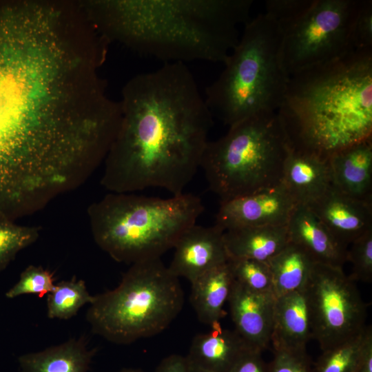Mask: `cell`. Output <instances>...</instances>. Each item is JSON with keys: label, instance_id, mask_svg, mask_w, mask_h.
<instances>
[{"label": "cell", "instance_id": "6da1fadb", "mask_svg": "<svg viewBox=\"0 0 372 372\" xmlns=\"http://www.w3.org/2000/svg\"><path fill=\"white\" fill-rule=\"evenodd\" d=\"M85 121L77 64L53 14L0 3V205L52 179Z\"/></svg>", "mask_w": 372, "mask_h": 372}, {"label": "cell", "instance_id": "7a4b0ae2", "mask_svg": "<svg viewBox=\"0 0 372 372\" xmlns=\"http://www.w3.org/2000/svg\"><path fill=\"white\" fill-rule=\"evenodd\" d=\"M121 120L105 158L101 183L109 192L161 187L183 193L198 168L213 115L183 63L133 78L123 90Z\"/></svg>", "mask_w": 372, "mask_h": 372}, {"label": "cell", "instance_id": "3957f363", "mask_svg": "<svg viewBox=\"0 0 372 372\" xmlns=\"http://www.w3.org/2000/svg\"><path fill=\"white\" fill-rule=\"evenodd\" d=\"M253 0H109L94 3L105 33L167 63H224Z\"/></svg>", "mask_w": 372, "mask_h": 372}, {"label": "cell", "instance_id": "277c9868", "mask_svg": "<svg viewBox=\"0 0 372 372\" xmlns=\"http://www.w3.org/2000/svg\"><path fill=\"white\" fill-rule=\"evenodd\" d=\"M277 113L290 149L324 161L372 137V48L290 75Z\"/></svg>", "mask_w": 372, "mask_h": 372}, {"label": "cell", "instance_id": "5b68a950", "mask_svg": "<svg viewBox=\"0 0 372 372\" xmlns=\"http://www.w3.org/2000/svg\"><path fill=\"white\" fill-rule=\"evenodd\" d=\"M203 211L192 194L161 198L109 192L88 207L87 216L98 247L114 260L132 265L161 258Z\"/></svg>", "mask_w": 372, "mask_h": 372}, {"label": "cell", "instance_id": "8992f818", "mask_svg": "<svg viewBox=\"0 0 372 372\" xmlns=\"http://www.w3.org/2000/svg\"><path fill=\"white\" fill-rule=\"evenodd\" d=\"M281 32L265 13L245 25L220 76L205 90L212 115L230 126L257 114L277 112L289 76L282 68Z\"/></svg>", "mask_w": 372, "mask_h": 372}, {"label": "cell", "instance_id": "52a82bcc", "mask_svg": "<svg viewBox=\"0 0 372 372\" xmlns=\"http://www.w3.org/2000/svg\"><path fill=\"white\" fill-rule=\"evenodd\" d=\"M183 303L179 278L157 258L131 265L116 288L94 296L85 318L94 334L129 344L163 331Z\"/></svg>", "mask_w": 372, "mask_h": 372}, {"label": "cell", "instance_id": "ba28073f", "mask_svg": "<svg viewBox=\"0 0 372 372\" xmlns=\"http://www.w3.org/2000/svg\"><path fill=\"white\" fill-rule=\"evenodd\" d=\"M290 149L277 112L262 113L209 141L200 168L209 189L225 202L280 184Z\"/></svg>", "mask_w": 372, "mask_h": 372}, {"label": "cell", "instance_id": "9c48e42d", "mask_svg": "<svg viewBox=\"0 0 372 372\" xmlns=\"http://www.w3.org/2000/svg\"><path fill=\"white\" fill-rule=\"evenodd\" d=\"M362 0H315L293 23L280 28V61L288 76L336 60L352 50L351 32Z\"/></svg>", "mask_w": 372, "mask_h": 372}, {"label": "cell", "instance_id": "30bf717a", "mask_svg": "<svg viewBox=\"0 0 372 372\" xmlns=\"http://www.w3.org/2000/svg\"><path fill=\"white\" fill-rule=\"evenodd\" d=\"M313 339L322 351L358 335L366 328V306L342 268L316 262L305 286Z\"/></svg>", "mask_w": 372, "mask_h": 372}, {"label": "cell", "instance_id": "8fae6325", "mask_svg": "<svg viewBox=\"0 0 372 372\" xmlns=\"http://www.w3.org/2000/svg\"><path fill=\"white\" fill-rule=\"evenodd\" d=\"M296 205L280 183L251 194L220 202L216 225L224 231L244 227L287 225Z\"/></svg>", "mask_w": 372, "mask_h": 372}, {"label": "cell", "instance_id": "7c38bea8", "mask_svg": "<svg viewBox=\"0 0 372 372\" xmlns=\"http://www.w3.org/2000/svg\"><path fill=\"white\" fill-rule=\"evenodd\" d=\"M170 271L177 278L190 283L229 260L224 230L217 225L209 227H190L176 242Z\"/></svg>", "mask_w": 372, "mask_h": 372}, {"label": "cell", "instance_id": "4fadbf2b", "mask_svg": "<svg viewBox=\"0 0 372 372\" xmlns=\"http://www.w3.org/2000/svg\"><path fill=\"white\" fill-rule=\"evenodd\" d=\"M275 300L273 294L252 291L235 280L227 300L235 330L261 353L271 342Z\"/></svg>", "mask_w": 372, "mask_h": 372}, {"label": "cell", "instance_id": "5bb4252c", "mask_svg": "<svg viewBox=\"0 0 372 372\" xmlns=\"http://www.w3.org/2000/svg\"><path fill=\"white\" fill-rule=\"evenodd\" d=\"M307 206L334 238L347 248L372 229V203L352 198L332 185Z\"/></svg>", "mask_w": 372, "mask_h": 372}, {"label": "cell", "instance_id": "9a60e30c", "mask_svg": "<svg viewBox=\"0 0 372 372\" xmlns=\"http://www.w3.org/2000/svg\"><path fill=\"white\" fill-rule=\"evenodd\" d=\"M331 185L342 194L372 203V137L328 159Z\"/></svg>", "mask_w": 372, "mask_h": 372}, {"label": "cell", "instance_id": "2e32d148", "mask_svg": "<svg viewBox=\"0 0 372 372\" xmlns=\"http://www.w3.org/2000/svg\"><path fill=\"white\" fill-rule=\"evenodd\" d=\"M312 338L305 288L276 298L271 335L273 350L304 351Z\"/></svg>", "mask_w": 372, "mask_h": 372}, {"label": "cell", "instance_id": "e0dca14e", "mask_svg": "<svg viewBox=\"0 0 372 372\" xmlns=\"http://www.w3.org/2000/svg\"><path fill=\"white\" fill-rule=\"evenodd\" d=\"M289 240L303 248L318 262L342 268L347 248L340 244L309 206L298 204L287 224Z\"/></svg>", "mask_w": 372, "mask_h": 372}, {"label": "cell", "instance_id": "ac0fdd59", "mask_svg": "<svg viewBox=\"0 0 372 372\" xmlns=\"http://www.w3.org/2000/svg\"><path fill=\"white\" fill-rule=\"evenodd\" d=\"M254 350L234 330L220 324L192 340L186 357L189 364L209 372H230L247 352ZM256 351V350H255Z\"/></svg>", "mask_w": 372, "mask_h": 372}, {"label": "cell", "instance_id": "d6986e66", "mask_svg": "<svg viewBox=\"0 0 372 372\" xmlns=\"http://www.w3.org/2000/svg\"><path fill=\"white\" fill-rule=\"evenodd\" d=\"M280 183L297 205H309L331 185L328 161L290 149Z\"/></svg>", "mask_w": 372, "mask_h": 372}, {"label": "cell", "instance_id": "ffe728a7", "mask_svg": "<svg viewBox=\"0 0 372 372\" xmlns=\"http://www.w3.org/2000/svg\"><path fill=\"white\" fill-rule=\"evenodd\" d=\"M85 335L18 358L21 372H87L96 353Z\"/></svg>", "mask_w": 372, "mask_h": 372}, {"label": "cell", "instance_id": "44dd1931", "mask_svg": "<svg viewBox=\"0 0 372 372\" xmlns=\"http://www.w3.org/2000/svg\"><path fill=\"white\" fill-rule=\"evenodd\" d=\"M234 281L227 262L191 282L190 302L202 323L211 328L220 324Z\"/></svg>", "mask_w": 372, "mask_h": 372}, {"label": "cell", "instance_id": "7402d4cb", "mask_svg": "<svg viewBox=\"0 0 372 372\" xmlns=\"http://www.w3.org/2000/svg\"><path fill=\"white\" fill-rule=\"evenodd\" d=\"M224 240L229 258L265 262L289 242L287 225L229 229L224 231Z\"/></svg>", "mask_w": 372, "mask_h": 372}, {"label": "cell", "instance_id": "603a6c76", "mask_svg": "<svg viewBox=\"0 0 372 372\" xmlns=\"http://www.w3.org/2000/svg\"><path fill=\"white\" fill-rule=\"evenodd\" d=\"M267 263L277 298L304 289L316 262L303 248L289 241Z\"/></svg>", "mask_w": 372, "mask_h": 372}, {"label": "cell", "instance_id": "cb8c5ba5", "mask_svg": "<svg viewBox=\"0 0 372 372\" xmlns=\"http://www.w3.org/2000/svg\"><path fill=\"white\" fill-rule=\"evenodd\" d=\"M94 299V296L90 294L83 280L73 276L70 280H61L47 295V316L50 319H71Z\"/></svg>", "mask_w": 372, "mask_h": 372}, {"label": "cell", "instance_id": "d4e9b609", "mask_svg": "<svg viewBox=\"0 0 372 372\" xmlns=\"http://www.w3.org/2000/svg\"><path fill=\"white\" fill-rule=\"evenodd\" d=\"M39 235V227L19 225L0 213V272L8 267L18 253L34 244Z\"/></svg>", "mask_w": 372, "mask_h": 372}, {"label": "cell", "instance_id": "484cf974", "mask_svg": "<svg viewBox=\"0 0 372 372\" xmlns=\"http://www.w3.org/2000/svg\"><path fill=\"white\" fill-rule=\"evenodd\" d=\"M367 327L358 335L323 351L313 365L314 372H355L358 364Z\"/></svg>", "mask_w": 372, "mask_h": 372}, {"label": "cell", "instance_id": "4316f807", "mask_svg": "<svg viewBox=\"0 0 372 372\" xmlns=\"http://www.w3.org/2000/svg\"><path fill=\"white\" fill-rule=\"evenodd\" d=\"M227 262L235 281L252 291L274 295L267 262L249 258H229Z\"/></svg>", "mask_w": 372, "mask_h": 372}, {"label": "cell", "instance_id": "83f0119b", "mask_svg": "<svg viewBox=\"0 0 372 372\" xmlns=\"http://www.w3.org/2000/svg\"><path fill=\"white\" fill-rule=\"evenodd\" d=\"M54 274L41 266L29 265L20 274L19 280L6 292L12 299L25 294H36L43 298L55 286Z\"/></svg>", "mask_w": 372, "mask_h": 372}, {"label": "cell", "instance_id": "f1b7e54d", "mask_svg": "<svg viewBox=\"0 0 372 372\" xmlns=\"http://www.w3.org/2000/svg\"><path fill=\"white\" fill-rule=\"evenodd\" d=\"M347 249V261L352 264V280L371 282L372 280V229L355 239Z\"/></svg>", "mask_w": 372, "mask_h": 372}, {"label": "cell", "instance_id": "f546056e", "mask_svg": "<svg viewBox=\"0 0 372 372\" xmlns=\"http://www.w3.org/2000/svg\"><path fill=\"white\" fill-rule=\"evenodd\" d=\"M315 0H267L265 14L273 19L280 28L298 19L312 6Z\"/></svg>", "mask_w": 372, "mask_h": 372}, {"label": "cell", "instance_id": "4dcf8cb0", "mask_svg": "<svg viewBox=\"0 0 372 372\" xmlns=\"http://www.w3.org/2000/svg\"><path fill=\"white\" fill-rule=\"evenodd\" d=\"M353 50L372 48V1L362 0L350 37Z\"/></svg>", "mask_w": 372, "mask_h": 372}, {"label": "cell", "instance_id": "1f68e13d", "mask_svg": "<svg viewBox=\"0 0 372 372\" xmlns=\"http://www.w3.org/2000/svg\"><path fill=\"white\" fill-rule=\"evenodd\" d=\"M267 364L269 372H314L307 351L273 350V358Z\"/></svg>", "mask_w": 372, "mask_h": 372}, {"label": "cell", "instance_id": "d6a6232c", "mask_svg": "<svg viewBox=\"0 0 372 372\" xmlns=\"http://www.w3.org/2000/svg\"><path fill=\"white\" fill-rule=\"evenodd\" d=\"M230 372H269L268 364L261 357V352L251 350L245 353Z\"/></svg>", "mask_w": 372, "mask_h": 372}, {"label": "cell", "instance_id": "836d02e7", "mask_svg": "<svg viewBox=\"0 0 372 372\" xmlns=\"http://www.w3.org/2000/svg\"><path fill=\"white\" fill-rule=\"evenodd\" d=\"M189 364L186 357L178 354L170 355L159 363L154 372H188Z\"/></svg>", "mask_w": 372, "mask_h": 372}, {"label": "cell", "instance_id": "e575fe53", "mask_svg": "<svg viewBox=\"0 0 372 372\" xmlns=\"http://www.w3.org/2000/svg\"><path fill=\"white\" fill-rule=\"evenodd\" d=\"M355 372H372V329L367 327L360 360Z\"/></svg>", "mask_w": 372, "mask_h": 372}, {"label": "cell", "instance_id": "d590c367", "mask_svg": "<svg viewBox=\"0 0 372 372\" xmlns=\"http://www.w3.org/2000/svg\"><path fill=\"white\" fill-rule=\"evenodd\" d=\"M188 364H189V371L188 372H209V371L199 369L198 367H196L194 366H192V365L189 364V363H188Z\"/></svg>", "mask_w": 372, "mask_h": 372}, {"label": "cell", "instance_id": "8d00e7d4", "mask_svg": "<svg viewBox=\"0 0 372 372\" xmlns=\"http://www.w3.org/2000/svg\"><path fill=\"white\" fill-rule=\"evenodd\" d=\"M119 372H143V371L141 369L128 368V369H123L121 370Z\"/></svg>", "mask_w": 372, "mask_h": 372}]
</instances>
